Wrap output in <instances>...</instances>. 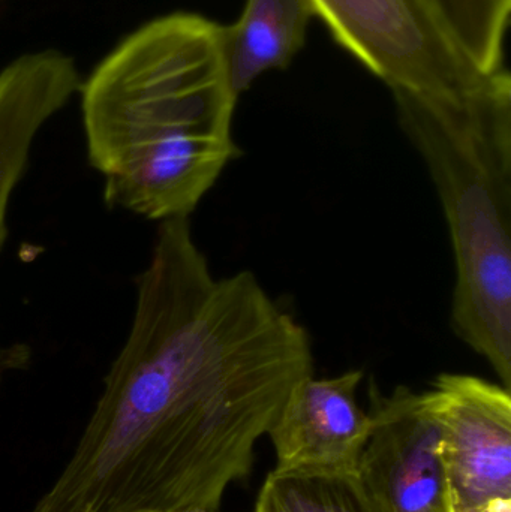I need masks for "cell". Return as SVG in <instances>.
<instances>
[{
	"label": "cell",
	"mask_w": 511,
	"mask_h": 512,
	"mask_svg": "<svg viewBox=\"0 0 511 512\" xmlns=\"http://www.w3.org/2000/svg\"><path fill=\"white\" fill-rule=\"evenodd\" d=\"M371 432L356 489L372 512H452L437 424L422 393L371 384Z\"/></svg>",
	"instance_id": "obj_5"
},
{
	"label": "cell",
	"mask_w": 511,
	"mask_h": 512,
	"mask_svg": "<svg viewBox=\"0 0 511 512\" xmlns=\"http://www.w3.org/2000/svg\"><path fill=\"white\" fill-rule=\"evenodd\" d=\"M312 3L338 44L389 87L395 102L467 92L495 75L465 59L428 0Z\"/></svg>",
	"instance_id": "obj_3"
},
{
	"label": "cell",
	"mask_w": 511,
	"mask_h": 512,
	"mask_svg": "<svg viewBox=\"0 0 511 512\" xmlns=\"http://www.w3.org/2000/svg\"><path fill=\"white\" fill-rule=\"evenodd\" d=\"M78 92L87 159L110 209L159 224L189 218L239 156L221 24L201 15L144 24Z\"/></svg>",
	"instance_id": "obj_2"
},
{
	"label": "cell",
	"mask_w": 511,
	"mask_h": 512,
	"mask_svg": "<svg viewBox=\"0 0 511 512\" xmlns=\"http://www.w3.org/2000/svg\"><path fill=\"white\" fill-rule=\"evenodd\" d=\"M363 376L362 370L332 378L311 375L293 388L267 433L276 453L275 474L356 481L372 426L357 400Z\"/></svg>",
	"instance_id": "obj_6"
},
{
	"label": "cell",
	"mask_w": 511,
	"mask_h": 512,
	"mask_svg": "<svg viewBox=\"0 0 511 512\" xmlns=\"http://www.w3.org/2000/svg\"><path fill=\"white\" fill-rule=\"evenodd\" d=\"M255 512H372L360 498L356 481L267 477Z\"/></svg>",
	"instance_id": "obj_10"
},
{
	"label": "cell",
	"mask_w": 511,
	"mask_h": 512,
	"mask_svg": "<svg viewBox=\"0 0 511 512\" xmlns=\"http://www.w3.org/2000/svg\"><path fill=\"white\" fill-rule=\"evenodd\" d=\"M510 393L464 373H441L422 393L440 435L452 512H485L511 499Z\"/></svg>",
	"instance_id": "obj_4"
},
{
	"label": "cell",
	"mask_w": 511,
	"mask_h": 512,
	"mask_svg": "<svg viewBox=\"0 0 511 512\" xmlns=\"http://www.w3.org/2000/svg\"><path fill=\"white\" fill-rule=\"evenodd\" d=\"M315 15L312 0H248L236 23L221 26L231 92L239 98L264 72L287 68Z\"/></svg>",
	"instance_id": "obj_8"
},
{
	"label": "cell",
	"mask_w": 511,
	"mask_h": 512,
	"mask_svg": "<svg viewBox=\"0 0 511 512\" xmlns=\"http://www.w3.org/2000/svg\"><path fill=\"white\" fill-rule=\"evenodd\" d=\"M80 84L75 60L59 50L24 54L0 71V251L8 237L9 204L26 174L33 143ZM30 363L27 343L0 342V387Z\"/></svg>",
	"instance_id": "obj_7"
},
{
	"label": "cell",
	"mask_w": 511,
	"mask_h": 512,
	"mask_svg": "<svg viewBox=\"0 0 511 512\" xmlns=\"http://www.w3.org/2000/svg\"><path fill=\"white\" fill-rule=\"evenodd\" d=\"M465 59L482 74L504 71V39L511 0H428Z\"/></svg>",
	"instance_id": "obj_9"
},
{
	"label": "cell",
	"mask_w": 511,
	"mask_h": 512,
	"mask_svg": "<svg viewBox=\"0 0 511 512\" xmlns=\"http://www.w3.org/2000/svg\"><path fill=\"white\" fill-rule=\"evenodd\" d=\"M134 318L71 460L29 512H218L299 382L308 330L251 271L216 277L161 222Z\"/></svg>",
	"instance_id": "obj_1"
}]
</instances>
